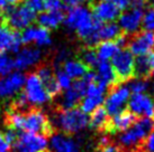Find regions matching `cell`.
Returning a JSON list of instances; mask_svg holds the SVG:
<instances>
[{
    "label": "cell",
    "mask_w": 154,
    "mask_h": 152,
    "mask_svg": "<svg viewBox=\"0 0 154 152\" xmlns=\"http://www.w3.org/2000/svg\"><path fill=\"white\" fill-rule=\"evenodd\" d=\"M54 118L55 130L60 129V132L69 135L80 132L88 125L87 114L78 107L70 110H54Z\"/></svg>",
    "instance_id": "obj_1"
},
{
    "label": "cell",
    "mask_w": 154,
    "mask_h": 152,
    "mask_svg": "<svg viewBox=\"0 0 154 152\" xmlns=\"http://www.w3.org/2000/svg\"><path fill=\"white\" fill-rule=\"evenodd\" d=\"M24 131L37 133L47 139L54 134L56 130L41 107L32 106L24 112Z\"/></svg>",
    "instance_id": "obj_2"
},
{
    "label": "cell",
    "mask_w": 154,
    "mask_h": 152,
    "mask_svg": "<svg viewBox=\"0 0 154 152\" xmlns=\"http://www.w3.org/2000/svg\"><path fill=\"white\" fill-rule=\"evenodd\" d=\"M134 63H135V58L127 48H122L112 56L111 66H112L118 85L135 78Z\"/></svg>",
    "instance_id": "obj_3"
},
{
    "label": "cell",
    "mask_w": 154,
    "mask_h": 152,
    "mask_svg": "<svg viewBox=\"0 0 154 152\" xmlns=\"http://www.w3.org/2000/svg\"><path fill=\"white\" fill-rule=\"evenodd\" d=\"M11 147L14 152H43L47 147V140L37 133L23 132L18 133Z\"/></svg>",
    "instance_id": "obj_4"
},
{
    "label": "cell",
    "mask_w": 154,
    "mask_h": 152,
    "mask_svg": "<svg viewBox=\"0 0 154 152\" xmlns=\"http://www.w3.org/2000/svg\"><path fill=\"white\" fill-rule=\"evenodd\" d=\"M133 55H147L154 51V33L149 30H138L128 35V42L126 47Z\"/></svg>",
    "instance_id": "obj_5"
},
{
    "label": "cell",
    "mask_w": 154,
    "mask_h": 152,
    "mask_svg": "<svg viewBox=\"0 0 154 152\" xmlns=\"http://www.w3.org/2000/svg\"><path fill=\"white\" fill-rule=\"evenodd\" d=\"M107 98L105 101V110L109 116H115L123 112L129 100V89L124 86H112L107 89Z\"/></svg>",
    "instance_id": "obj_6"
},
{
    "label": "cell",
    "mask_w": 154,
    "mask_h": 152,
    "mask_svg": "<svg viewBox=\"0 0 154 152\" xmlns=\"http://www.w3.org/2000/svg\"><path fill=\"white\" fill-rule=\"evenodd\" d=\"M36 17H37L36 13L27 8L26 6H22V7L17 6L7 17L4 18L2 24H5L7 27L15 31H20L27 28L30 24L35 22Z\"/></svg>",
    "instance_id": "obj_7"
},
{
    "label": "cell",
    "mask_w": 154,
    "mask_h": 152,
    "mask_svg": "<svg viewBox=\"0 0 154 152\" xmlns=\"http://www.w3.org/2000/svg\"><path fill=\"white\" fill-rule=\"evenodd\" d=\"M24 93L26 94L28 102L34 106L42 105L50 100V97L39 80L38 76L35 74V72L26 75Z\"/></svg>",
    "instance_id": "obj_8"
},
{
    "label": "cell",
    "mask_w": 154,
    "mask_h": 152,
    "mask_svg": "<svg viewBox=\"0 0 154 152\" xmlns=\"http://www.w3.org/2000/svg\"><path fill=\"white\" fill-rule=\"evenodd\" d=\"M53 69L54 68L51 64L41 63L36 67V72H35V74L38 76L39 80L43 85L45 92L50 97V100L56 98L61 95V87L57 80H56V76Z\"/></svg>",
    "instance_id": "obj_9"
},
{
    "label": "cell",
    "mask_w": 154,
    "mask_h": 152,
    "mask_svg": "<svg viewBox=\"0 0 154 152\" xmlns=\"http://www.w3.org/2000/svg\"><path fill=\"white\" fill-rule=\"evenodd\" d=\"M89 11L92 13V16L103 22H112L122 15L119 8L111 1L89 0Z\"/></svg>",
    "instance_id": "obj_10"
},
{
    "label": "cell",
    "mask_w": 154,
    "mask_h": 152,
    "mask_svg": "<svg viewBox=\"0 0 154 152\" xmlns=\"http://www.w3.org/2000/svg\"><path fill=\"white\" fill-rule=\"evenodd\" d=\"M128 109L137 118H144L154 120V100L151 95L144 93L133 94V96L128 101Z\"/></svg>",
    "instance_id": "obj_11"
},
{
    "label": "cell",
    "mask_w": 154,
    "mask_h": 152,
    "mask_svg": "<svg viewBox=\"0 0 154 152\" xmlns=\"http://www.w3.org/2000/svg\"><path fill=\"white\" fill-rule=\"evenodd\" d=\"M137 120H138V118L136 115L126 109L115 116H111L105 133L116 134V133L124 132L126 130H128L129 127H132Z\"/></svg>",
    "instance_id": "obj_12"
},
{
    "label": "cell",
    "mask_w": 154,
    "mask_h": 152,
    "mask_svg": "<svg viewBox=\"0 0 154 152\" xmlns=\"http://www.w3.org/2000/svg\"><path fill=\"white\" fill-rule=\"evenodd\" d=\"M22 46V38L19 31L10 29L9 27L1 24L0 25V53L5 51L18 53Z\"/></svg>",
    "instance_id": "obj_13"
},
{
    "label": "cell",
    "mask_w": 154,
    "mask_h": 152,
    "mask_svg": "<svg viewBox=\"0 0 154 152\" xmlns=\"http://www.w3.org/2000/svg\"><path fill=\"white\" fill-rule=\"evenodd\" d=\"M25 80L26 76L19 72L0 78V98H8L16 95L25 84Z\"/></svg>",
    "instance_id": "obj_14"
},
{
    "label": "cell",
    "mask_w": 154,
    "mask_h": 152,
    "mask_svg": "<svg viewBox=\"0 0 154 152\" xmlns=\"http://www.w3.org/2000/svg\"><path fill=\"white\" fill-rule=\"evenodd\" d=\"M47 152H80V144L72 135L57 132L51 136L50 149Z\"/></svg>",
    "instance_id": "obj_15"
},
{
    "label": "cell",
    "mask_w": 154,
    "mask_h": 152,
    "mask_svg": "<svg viewBox=\"0 0 154 152\" xmlns=\"http://www.w3.org/2000/svg\"><path fill=\"white\" fill-rule=\"evenodd\" d=\"M144 11L142 9H131L119 16V27L126 34H134L140 30Z\"/></svg>",
    "instance_id": "obj_16"
},
{
    "label": "cell",
    "mask_w": 154,
    "mask_h": 152,
    "mask_svg": "<svg viewBox=\"0 0 154 152\" xmlns=\"http://www.w3.org/2000/svg\"><path fill=\"white\" fill-rule=\"evenodd\" d=\"M22 42L24 44H30L35 42L38 46L50 45L51 44V37H50V30L37 26V27H27L20 33Z\"/></svg>",
    "instance_id": "obj_17"
},
{
    "label": "cell",
    "mask_w": 154,
    "mask_h": 152,
    "mask_svg": "<svg viewBox=\"0 0 154 152\" xmlns=\"http://www.w3.org/2000/svg\"><path fill=\"white\" fill-rule=\"evenodd\" d=\"M41 58V51L33 47H25L20 51H18L16 58L14 59L15 68L23 71L28 66L34 65Z\"/></svg>",
    "instance_id": "obj_18"
},
{
    "label": "cell",
    "mask_w": 154,
    "mask_h": 152,
    "mask_svg": "<svg viewBox=\"0 0 154 152\" xmlns=\"http://www.w3.org/2000/svg\"><path fill=\"white\" fill-rule=\"evenodd\" d=\"M109 120H110V116L108 115L107 111L105 110L103 106L99 105L91 112V115L88 118V125L91 130L98 132V133H105Z\"/></svg>",
    "instance_id": "obj_19"
},
{
    "label": "cell",
    "mask_w": 154,
    "mask_h": 152,
    "mask_svg": "<svg viewBox=\"0 0 154 152\" xmlns=\"http://www.w3.org/2000/svg\"><path fill=\"white\" fill-rule=\"evenodd\" d=\"M65 10H51L46 13H42L38 17H36V22L38 26L44 27L46 29H55L64 21Z\"/></svg>",
    "instance_id": "obj_20"
},
{
    "label": "cell",
    "mask_w": 154,
    "mask_h": 152,
    "mask_svg": "<svg viewBox=\"0 0 154 152\" xmlns=\"http://www.w3.org/2000/svg\"><path fill=\"white\" fill-rule=\"evenodd\" d=\"M91 17V13L83 7H73L69 10L68 15H65L64 24L69 29L75 30L82 22Z\"/></svg>",
    "instance_id": "obj_21"
},
{
    "label": "cell",
    "mask_w": 154,
    "mask_h": 152,
    "mask_svg": "<svg viewBox=\"0 0 154 152\" xmlns=\"http://www.w3.org/2000/svg\"><path fill=\"white\" fill-rule=\"evenodd\" d=\"M60 67L64 71L65 74L70 78H73V80L82 78L90 71L89 68L83 63H81L79 59H68L61 65Z\"/></svg>",
    "instance_id": "obj_22"
},
{
    "label": "cell",
    "mask_w": 154,
    "mask_h": 152,
    "mask_svg": "<svg viewBox=\"0 0 154 152\" xmlns=\"http://www.w3.org/2000/svg\"><path fill=\"white\" fill-rule=\"evenodd\" d=\"M153 67L151 66L150 59H149V54L147 55L137 56L134 63V73H135V78L138 80H150L152 73H153Z\"/></svg>",
    "instance_id": "obj_23"
},
{
    "label": "cell",
    "mask_w": 154,
    "mask_h": 152,
    "mask_svg": "<svg viewBox=\"0 0 154 152\" xmlns=\"http://www.w3.org/2000/svg\"><path fill=\"white\" fill-rule=\"evenodd\" d=\"M75 55H77V59L85 64L90 71H94V68L97 67L100 62L97 56V53L94 51V47L82 46Z\"/></svg>",
    "instance_id": "obj_24"
},
{
    "label": "cell",
    "mask_w": 154,
    "mask_h": 152,
    "mask_svg": "<svg viewBox=\"0 0 154 152\" xmlns=\"http://www.w3.org/2000/svg\"><path fill=\"white\" fill-rule=\"evenodd\" d=\"M120 48L117 46V44L112 40H106L100 42L94 46V51L97 53L99 60H108L109 58H112Z\"/></svg>",
    "instance_id": "obj_25"
},
{
    "label": "cell",
    "mask_w": 154,
    "mask_h": 152,
    "mask_svg": "<svg viewBox=\"0 0 154 152\" xmlns=\"http://www.w3.org/2000/svg\"><path fill=\"white\" fill-rule=\"evenodd\" d=\"M103 102V95H99V96H88L85 97V100L81 101L80 103V107L83 113H90L98 107L99 105H101V103Z\"/></svg>",
    "instance_id": "obj_26"
},
{
    "label": "cell",
    "mask_w": 154,
    "mask_h": 152,
    "mask_svg": "<svg viewBox=\"0 0 154 152\" xmlns=\"http://www.w3.org/2000/svg\"><path fill=\"white\" fill-rule=\"evenodd\" d=\"M14 68H15L14 59L2 54V56L0 57V76L8 75Z\"/></svg>",
    "instance_id": "obj_27"
},
{
    "label": "cell",
    "mask_w": 154,
    "mask_h": 152,
    "mask_svg": "<svg viewBox=\"0 0 154 152\" xmlns=\"http://www.w3.org/2000/svg\"><path fill=\"white\" fill-rule=\"evenodd\" d=\"M149 87V83L145 80H138V78H134L128 84L127 89H129V92H132L133 94H138L143 93L144 91H146Z\"/></svg>",
    "instance_id": "obj_28"
},
{
    "label": "cell",
    "mask_w": 154,
    "mask_h": 152,
    "mask_svg": "<svg viewBox=\"0 0 154 152\" xmlns=\"http://www.w3.org/2000/svg\"><path fill=\"white\" fill-rule=\"evenodd\" d=\"M55 76L57 82H59L61 89H70V86H71V78L65 74V72L61 67H55Z\"/></svg>",
    "instance_id": "obj_29"
},
{
    "label": "cell",
    "mask_w": 154,
    "mask_h": 152,
    "mask_svg": "<svg viewBox=\"0 0 154 152\" xmlns=\"http://www.w3.org/2000/svg\"><path fill=\"white\" fill-rule=\"evenodd\" d=\"M25 6L34 13H43L45 10L43 0H25Z\"/></svg>",
    "instance_id": "obj_30"
},
{
    "label": "cell",
    "mask_w": 154,
    "mask_h": 152,
    "mask_svg": "<svg viewBox=\"0 0 154 152\" xmlns=\"http://www.w3.org/2000/svg\"><path fill=\"white\" fill-rule=\"evenodd\" d=\"M44 2V7H45V10L46 11H51V10H61V9H64L65 10V6L62 4L61 0H43Z\"/></svg>",
    "instance_id": "obj_31"
},
{
    "label": "cell",
    "mask_w": 154,
    "mask_h": 152,
    "mask_svg": "<svg viewBox=\"0 0 154 152\" xmlns=\"http://www.w3.org/2000/svg\"><path fill=\"white\" fill-rule=\"evenodd\" d=\"M143 152H154V131L144 141Z\"/></svg>",
    "instance_id": "obj_32"
},
{
    "label": "cell",
    "mask_w": 154,
    "mask_h": 152,
    "mask_svg": "<svg viewBox=\"0 0 154 152\" xmlns=\"http://www.w3.org/2000/svg\"><path fill=\"white\" fill-rule=\"evenodd\" d=\"M112 2L119 8V10L122 11V13H123L124 10H126V9H128L129 4H131L129 0H114Z\"/></svg>",
    "instance_id": "obj_33"
},
{
    "label": "cell",
    "mask_w": 154,
    "mask_h": 152,
    "mask_svg": "<svg viewBox=\"0 0 154 152\" xmlns=\"http://www.w3.org/2000/svg\"><path fill=\"white\" fill-rule=\"evenodd\" d=\"M0 152H11V147L5 141L2 133H0Z\"/></svg>",
    "instance_id": "obj_34"
},
{
    "label": "cell",
    "mask_w": 154,
    "mask_h": 152,
    "mask_svg": "<svg viewBox=\"0 0 154 152\" xmlns=\"http://www.w3.org/2000/svg\"><path fill=\"white\" fill-rule=\"evenodd\" d=\"M63 4H65V7H78V4L85 2L86 0H62Z\"/></svg>",
    "instance_id": "obj_35"
},
{
    "label": "cell",
    "mask_w": 154,
    "mask_h": 152,
    "mask_svg": "<svg viewBox=\"0 0 154 152\" xmlns=\"http://www.w3.org/2000/svg\"><path fill=\"white\" fill-rule=\"evenodd\" d=\"M103 1H111V2H112L114 0H103Z\"/></svg>",
    "instance_id": "obj_36"
},
{
    "label": "cell",
    "mask_w": 154,
    "mask_h": 152,
    "mask_svg": "<svg viewBox=\"0 0 154 152\" xmlns=\"http://www.w3.org/2000/svg\"><path fill=\"white\" fill-rule=\"evenodd\" d=\"M1 56H2V54H1V53H0V57H1Z\"/></svg>",
    "instance_id": "obj_37"
},
{
    "label": "cell",
    "mask_w": 154,
    "mask_h": 152,
    "mask_svg": "<svg viewBox=\"0 0 154 152\" xmlns=\"http://www.w3.org/2000/svg\"><path fill=\"white\" fill-rule=\"evenodd\" d=\"M131 1H134V0H129V2H131Z\"/></svg>",
    "instance_id": "obj_38"
},
{
    "label": "cell",
    "mask_w": 154,
    "mask_h": 152,
    "mask_svg": "<svg viewBox=\"0 0 154 152\" xmlns=\"http://www.w3.org/2000/svg\"><path fill=\"white\" fill-rule=\"evenodd\" d=\"M43 152H47V151H45V150H44V151H43Z\"/></svg>",
    "instance_id": "obj_39"
},
{
    "label": "cell",
    "mask_w": 154,
    "mask_h": 152,
    "mask_svg": "<svg viewBox=\"0 0 154 152\" xmlns=\"http://www.w3.org/2000/svg\"><path fill=\"white\" fill-rule=\"evenodd\" d=\"M22 1H24V0H22Z\"/></svg>",
    "instance_id": "obj_40"
}]
</instances>
